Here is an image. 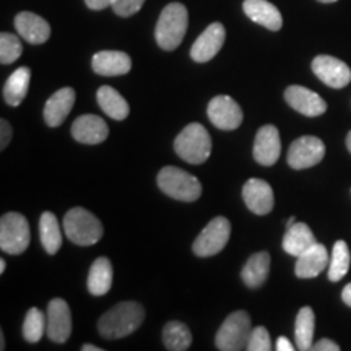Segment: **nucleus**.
Listing matches in <instances>:
<instances>
[{
  "label": "nucleus",
  "instance_id": "obj_1",
  "mask_svg": "<svg viewBox=\"0 0 351 351\" xmlns=\"http://www.w3.org/2000/svg\"><path fill=\"white\" fill-rule=\"evenodd\" d=\"M145 309L134 301L119 302L98 320V332L106 340H119L134 333L143 324Z\"/></svg>",
  "mask_w": 351,
  "mask_h": 351
},
{
  "label": "nucleus",
  "instance_id": "obj_2",
  "mask_svg": "<svg viewBox=\"0 0 351 351\" xmlns=\"http://www.w3.org/2000/svg\"><path fill=\"white\" fill-rule=\"evenodd\" d=\"M189 25L187 8L179 2L168 3L161 12L155 28L158 46L165 51H174L181 46Z\"/></svg>",
  "mask_w": 351,
  "mask_h": 351
},
{
  "label": "nucleus",
  "instance_id": "obj_3",
  "mask_svg": "<svg viewBox=\"0 0 351 351\" xmlns=\"http://www.w3.org/2000/svg\"><path fill=\"white\" fill-rule=\"evenodd\" d=\"M174 150L187 163H205L212 155V138L204 125L192 122L184 127L181 134L176 137Z\"/></svg>",
  "mask_w": 351,
  "mask_h": 351
},
{
  "label": "nucleus",
  "instance_id": "obj_4",
  "mask_svg": "<svg viewBox=\"0 0 351 351\" xmlns=\"http://www.w3.org/2000/svg\"><path fill=\"white\" fill-rule=\"evenodd\" d=\"M65 236L77 245H93L103 238V225L93 213L82 207L69 210L64 217Z\"/></svg>",
  "mask_w": 351,
  "mask_h": 351
},
{
  "label": "nucleus",
  "instance_id": "obj_5",
  "mask_svg": "<svg viewBox=\"0 0 351 351\" xmlns=\"http://www.w3.org/2000/svg\"><path fill=\"white\" fill-rule=\"evenodd\" d=\"M158 187L171 199L195 202L202 195V184L194 174L181 168L166 166L158 173Z\"/></svg>",
  "mask_w": 351,
  "mask_h": 351
},
{
  "label": "nucleus",
  "instance_id": "obj_6",
  "mask_svg": "<svg viewBox=\"0 0 351 351\" xmlns=\"http://www.w3.org/2000/svg\"><path fill=\"white\" fill-rule=\"evenodd\" d=\"M251 332L252 326L249 314L245 311H236V313L228 315L223 326L219 327L215 345L221 351L247 350Z\"/></svg>",
  "mask_w": 351,
  "mask_h": 351
},
{
  "label": "nucleus",
  "instance_id": "obj_7",
  "mask_svg": "<svg viewBox=\"0 0 351 351\" xmlns=\"http://www.w3.org/2000/svg\"><path fill=\"white\" fill-rule=\"evenodd\" d=\"M32 241L28 219L20 213H5L0 219V249L3 252L19 256L28 249Z\"/></svg>",
  "mask_w": 351,
  "mask_h": 351
},
{
  "label": "nucleus",
  "instance_id": "obj_8",
  "mask_svg": "<svg viewBox=\"0 0 351 351\" xmlns=\"http://www.w3.org/2000/svg\"><path fill=\"white\" fill-rule=\"evenodd\" d=\"M231 236V223L225 217H217L197 236L192 251L197 257H212L226 247Z\"/></svg>",
  "mask_w": 351,
  "mask_h": 351
},
{
  "label": "nucleus",
  "instance_id": "obj_9",
  "mask_svg": "<svg viewBox=\"0 0 351 351\" xmlns=\"http://www.w3.org/2000/svg\"><path fill=\"white\" fill-rule=\"evenodd\" d=\"M326 156V145L317 137L304 135L296 138L288 150V165L293 169H307L319 165Z\"/></svg>",
  "mask_w": 351,
  "mask_h": 351
},
{
  "label": "nucleus",
  "instance_id": "obj_10",
  "mask_svg": "<svg viewBox=\"0 0 351 351\" xmlns=\"http://www.w3.org/2000/svg\"><path fill=\"white\" fill-rule=\"evenodd\" d=\"M208 119L215 127L221 130H236L243 124V109L231 96L219 95L208 103Z\"/></svg>",
  "mask_w": 351,
  "mask_h": 351
},
{
  "label": "nucleus",
  "instance_id": "obj_11",
  "mask_svg": "<svg viewBox=\"0 0 351 351\" xmlns=\"http://www.w3.org/2000/svg\"><path fill=\"white\" fill-rule=\"evenodd\" d=\"M311 69L320 82L332 88H343L351 82V69L332 56L314 57Z\"/></svg>",
  "mask_w": 351,
  "mask_h": 351
},
{
  "label": "nucleus",
  "instance_id": "obj_12",
  "mask_svg": "<svg viewBox=\"0 0 351 351\" xmlns=\"http://www.w3.org/2000/svg\"><path fill=\"white\" fill-rule=\"evenodd\" d=\"M46 333L56 343H65L72 333V314L67 302L56 298L47 306Z\"/></svg>",
  "mask_w": 351,
  "mask_h": 351
},
{
  "label": "nucleus",
  "instance_id": "obj_13",
  "mask_svg": "<svg viewBox=\"0 0 351 351\" xmlns=\"http://www.w3.org/2000/svg\"><path fill=\"white\" fill-rule=\"evenodd\" d=\"M254 160L262 166H274L282 155V140L275 125H263L258 129L254 142Z\"/></svg>",
  "mask_w": 351,
  "mask_h": 351
},
{
  "label": "nucleus",
  "instance_id": "obj_14",
  "mask_svg": "<svg viewBox=\"0 0 351 351\" xmlns=\"http://www.w3.org/2000/svg\"><path fill=\"white\" fill-rule=\"evenodd\" d=\"M285 99L295 111L307 117L322 116L327 111V103L315 91L306 86L291 85L285 90Z\"/></svg>",
  "mask_w": 351,
  "mask_h": 351
},
{
  "label": "nucleus",
  "instance_id": "obj_15",
  "mask_svg": "<svg viewBox=\"0 0 351 351\" xmlns=\"http://www.w3.org/2000/svg\"><path fill=\"white\" fill-rule=\"evenodd\" d=\"M226 39L225 26L221 23H212L204 33L197 38L191 49V57L195 62H208L218 54Z\"/></svg>",
  "mask_w": 351,
  "mask_h": 351
},
{
  "label": "nucleus",
  "instance_id": "obj_16",
  "mask_svg": "<svg viewBox=\"0 0 351 351\" xmlns=\"http://www.w3.org/2000/svg\"><path fill=\"white\" fill-rule=\"evenodd\" d=\"M243 199L247 208L256 215H267L274 210L275 197L270 184L262 179H249L243 187Z\"/></svg>",
  "mask_w": 351,
  "mask_h": 351
},
{
  "label": "nucleus",
  "instance_id": "obj_17",
  "mask_svg": "<svg viewBox=\"0 0 351 351\" xmlns=\"http://www.w3.org/2000/svg\"><path fill=\"white\" fill-rule=\"evenodd\" d=\"M108 124L95 114L77 117L72 124V137L83 145H98L108 138Z\"/></svg>",
  "mask_w": 351,
  "mask_h": 351
},
{
  "label": "nucleus",
  "instance_id": "obj_18",
  "mask_svg": "<svg viewBox=\"0 0 351 351\" xmlns=\"http://www.w3.org/2000/svg\"><path fill=\"white\" fill-rule=\"evenodd\" d=\"M328 262H330V254L327 252L326 245L315 243L301 256H298L295 274L298 278H314L328 269Z\"/></svg>",
  "mask_w": 351,
  "mask_h": 351
},
{
  "label": "nucleus",
  "instance_id": "obj_19",
  "mask_svg": "<svg viewBox=\"0 0 351 351\" xmlns=\"http://www.w3.org/2000/svg\"><path fill=\"white\" fill-rule=\"evenodd\" d=\"M91 67L103 77L125 75L132 69V59L129 54L121 51H101L93 56Z\"/></svg>",
  "mask_w": 351,
  "mask_h": 351
},
{
  "label": "nucleus",
  "instance_id": "obj_20",
  "mask_svg": "<svg viewBox=\"0 0 351 351\" xmlns=\"http://www.w3.org/2000/svg\"><path fill=\"white\" fill-rule=\"evenodd\" d=\"M73 104H75V91L72 88L65 86L56 91L44 106V121H46V124L49 127H59L67 119Z\"/></svg>",
  "mask_w": 351,
  "mask_h": 351
},
{
  "label": "nucleus",
  "instance_id": "obj_21",
  "mask_svg": "<svg viewBox=\"0 0 351 351\" xmlns=\"http://www.w3.org/2000/svg\"><path fill=\"white\" fill-rule=\"evenodd\" d=\"M244 13L251 19L254 23L270 29V32H278L283 26V16L274 3L267 0H244L243 3Z\"/></svg>",
  "mask_w": 351,
  "mask_h": 351
},
{
  "label": "nucleus",
  "instance_id": "obj_22",
  "mask_svg": "<svg viewBox=\"0 0 351 351\" xmlns=\"http://www.w3.org/2000/svg\"><path fill=\"white\" fill-rule=\"evenodd\" d=\"M15 28L25 41L43 44L51 36V26L43 16L32 12H21L15 16Z\"/></svg>",
  "mask_w": 351,
  "mask_h": 351
},
{
  "label": "nucleus",
  "instance_id": "obj_23",
  "mask_svg": "<svg viewBox=\"0 0 351 351\" xmlns=\"http://www.w3.org/2000/svg\"><path fill=\"white\" fill-rule=\"evenodd\" d=\"M88 291L93 296H104L112 287V263L108 257H98L88 271Z\"/></svg>",
  "mask_w": 351,
  "mask_h": 351
},
{
  "label": "nucleus",
  "instance_id": "obj_24",
  "mask_svg": "<svg viewBox=\"0 0 351 351\" xmlns=\"http://www.w3.org/2000/svg\"><path fill=\"white\" fill-rule=\"evenodd\" d=\"M315 241L314 232L306 223H295L289 226L283 236V251L289 254V256H301L302 252L307 251L311 245H314Z\"/></svg>",
  "mask_w": 351,
  "mask_h": 351
},
{
  "label": "nucleus",
  "instance_id": "obj_25",
  "mask_svg": "<svg viewBox=\"0 0 351 351\" xmlns=\"http://www.w3.org/2000/svg\"><path fill=\"white\" fill-rule=\"evenodd\" d=\"M29 82H32V70L28 67H20L7 78L3 85V99L8 106H20L23 103L29 90Z\"/></svg>",
  "mask_w": 351,
  "mask_h": 351
},
{
  "label": "nucleus",
  "instance_id": "obj_26",
  "mask_svg": "<svg viewBox=\"0 0 351 351\" xmlns=\"http://www.w3.org/2000/svg\"><path fill=\"white\" fill-rule=\"evenodd\" d=\"M270 274V254L269 252H257L249 257L245 262L241 278L249 288H258L265 283L267 276Z\"/></svg>",
  "mask_w": 351,
  "mask_h": 351
},
{
  "label": "nucleus",
  "instance_id": "obj_27",
  "mask_svg": "<svg viewBox=\"0 0 351 351\" xmlns=\"http://www.w3.org/2000/svg\"><path fill=\"white\" fill-rule=\"evenodd\" d=\"M99 108L114 121H124L129 116V103L124 99L119 91L111 86H101L96 93Z\"/></svg>",
  "mask_w": 351,
  "mask_h": 351
},
{
  "label": "nucleus",
  "instance_id": "obj_28",
  "mask_svg": "<svg viewBox=\"0 0 351 351\" xmlns=\"http://www.w3.org/2000/svg\"><path fill=\"white\" fill-rule=\"evenodd\" d=\"M39 238L44 251L54 256L62 247V230L59 228L56 215L51 212H44L39 219Z\"/></svg>",
  "mask_w": 351,
  "mask_h": 351
},
{
  "label": "nucleus",
  "instance_id": "obj_29",
  "mask_svg": "<svg viewBox=\"0 0 351 351\" xmlns=\"http://www.w3.org/2000/svg\"><path fill=\"white\" fill-rule=\"evenodd\" d=\"M314 328H315V315L311 307H301L296 315L295 324V337H296V348L301 351L313 350L314 340Z\"/></svg>",
  "mask_w": 351,
  "mask_h": 351
},
{
  "label": "nucleus",
  "instance_id": "obj_30",
  "mask_svg": "<svg viewBox=\"0 0 351 351\" xmlns=\"http://www.w3.org/2000/svg\"><path fill=\"white\" fill-rule=\"evenodd\" d=\"M163 343L169 351H186L192 345V333L184 322L171 320L163 328Z\"/></svg>",
  "mask_w": 351,
  "mask_h": 351
},
{
  "label": "nucleus",
  "instance_id": "obj_31",
  "mask_svg": "<svg viewBox=\"0 0 351 351\" xmlns=\"http://www.w3.org/2000/svg\"><path fill=\"white\" fill-rule=\"evenodd\" d=\"M351 263L350 247L345 241H337L330 254V262H328V280L330 282H340L343 276L348 274Z\"/></svg>",
  "mask_w": 351,
  "mask_h": 351
},
{
  "label": "nucleus",
  "instance_id": "obj_32",
  "mask_svg": "<svg viewBox=\"0 0 351 351\" xmlns=\"http://www.w3.org/2000/svg\"><path fill=\"white\" fill-rule=\"evenodd\" d=\"M46 332V317L38 307H32L23 322V339L29 343H38Z\"/></svg>",
  "mask_w": 351,
  "mask_h": 351
},
{
  "label": "nucleus",
  "instance_id": "obj_33",
  "mask_svg": "<svg viewBox=\"0 0 351 351\" xmlns=\"http://www.w3.org/2000/svg\"><path fill=\"white\" fill-rule=\"evenodd\" d=\"M23 46H21L19 36L12 33L0 34V62L3 65L13 64L16 59H20Z\"/></svg>",
  "mask_w": 351,
  "mask_h": 351
},
{
  "label": "nucleus",
  "instance_id": "obj_34",
  "mask_svg": "<svg viewBox=\"0 0 351 351\" xmlns=\"http://www.w3.org/2000/svg\"><path fill=\"white\" fill-rule=\"evenodd\" d=\"M271 348H274V346H271L269 330L262 326L252 328L251 337H249L247 350L249 351H270Z\"/></svg>",
  "mask_w": 351,
  "mask_h": 351
},
{
  "label": "nucleus",
  "instance_id": "obj_35",
  "mask_svg": "<svg viewBox=\"0 0 351 351\" xmlns=\"http://www.w3.org/2000/svg\"><path fill=\"white\" fill-rule=\"evenodd\" d=\"M143 3L145 0H117L116 5L112 7V10L116 15L127 19V16L135 15V13L143 7Z\"/></svg>",
  "mask_w": 351,
  "mask_h": 351
},
{
  "label": "nucleus",
  "instance_id": "obj_36",
  "mask_svg": "<svg viewBox=\"0 0 351 351\" xmlns=\"http://www.w3.org/2000/svg\"><path fill=\"white\" fill-rule=\"evenodd\" d=\"M0 132H2V137H0V148H7V145L10 143L12 138V127L5 119L0 121Z\"/></svg>",
  "mask_w": 351,
  "mask_h": 351
},
{
  "label": "nucleus",
  "instance_id": "obj_37",
  "mask_svg": "<svg viewBox=\"0 0 351 351\" xmlns=\"http://www.w3.org/2000/svg\"><path fill=\"white\" fill-rule=\"evenodd\" d=\"M117 0H85L86 7L91 10H103V8L114 7Z\"/></svg>",
  "mask_w": 351,
  "mask_h": 351
},
{
  "label": "nucleus",
  "instance_id": "obj_38",
  "mask_svg": "<svg viewBox=\"0 0 351 351\" xmlns=\"http://www.w3.org/2000/svg\"><path fill=\"white\" fill-rule=\"evenodd\" d=\"M313 350L314 351H339L340 346L337 345L333 340L322 339V340H319L315 345H313Z\"/></svg>",
  "mask_w": 351,
  "mask_h": 351
},
{
  "label": "nucleus",
  "instance_id": "obj_39",
  "mask_svg": "<svg viewBox=\"0 0 351 351\" xmlns=\"http://www.w3.org/2000/svg\"><path fill=\"white\" fill-rule=\"evenodd\" d=\"M275 350L276 351H293L295 350V345H293L291 341L287 339V337H280V339L276 340Z\"/></svg>",
  "mask_w": 351,
  "mask_h": 351
},
{
  "label": "nucleus",
  "instance_id": "obj_40",
  "mask_svg": "<svg viewBox=\"0 0 351 351\" xmlns=\"http://www.w3.org/2000/svg\"><path fill=\"white\" fill-rule=\"evenodd\" d=\"M341 300H343L346 306L351 307V283L346 285V287L343 288V291H341Z\"/></svg>",
  "mask_w": 351,
  "mask_h": 351
},
{
  "label": "nucleus",
  "instance_id": "obj_41",
  "mask_svg": "<svg viewBox=\"0 0 351 351\" xmlns=\"http://www.w3.org/2000/svg\"><path fill=\"white\" fill-rule=\"evenodd\" d=\"M82 351H103V350H101L99 346H95V345H91V343H86V345L82 346Z\"/></svg>",
  "mask_w": 351,
  "mask_h": 351
},
{
  "label": "nucleus",
  "instance_id": "obj_42",
  "mask_svg": "<svg viewBox=\"0 0 351 351\" xmlns=\"http://www.w3.org/2000/svg\"><path fill=\"white\" fill-rule=\"evenodd\" d=\"M346 148H348V152L351 153V130H350L348 137H346Z\"/></svg>",
  "mask_w": 351,
  "mask_h": 351
},
{
  "label": "nucleus",
  "instance_id": "obj_43",
  "mask_svg": "<svg viewBox=\"0 0 351 351\" xmlns=\"http://www.w3.org/2000/svg\"><path fill=\"white\" fill-rule=\"evenodd\" d=\"M0 350H5V340H3V333H0Z\"/></svg>",
  "mask_w": 351,
  "mask_h": 351
},
{
  "label": "nucleus",
  "instance_id": "obj_44",
  "mask_svg": "<svg viewBox=\"0 0 351 351\" xmlns=\"http://www.w3.org/2000/svg\"><path fill=\"white\" fill-rule=\"evenodd\" d=\"M3 271H5V261H0V274H3Z\"/></svg>",
  "mask_w": 351,
  "mask_h": 351
},
{
  "label": "nucleus",
  "instance_id": "obj_45",
  "mask_svg": "<svg viewBox=\"0 0 351 351\" xmlns=\"http://www.w3.org/2000/svg\"><path fill=\"white\" fill-rule=\"evenodd\" d=\"M295 223H296V219H295V218H289V219H288V225H287V228L293 226V225H295Z\"/></svg>",
  "mask_w": 351,
  "mask_h": 351
},
{
  "label": "nucleus",
  "instance_id": "obj_46",
  "mask_svg": "<svg viewBox=\"0 0 351 351\" xmlns=\"http://www.w3.org/2000/svg\"><path fill=\"white\" fill-rule=\"evenodd\" d=\"M319 2H322V3H333V2H337V0H319Z\"/></svg>",
  "mask_w": 351,
  "mask_h": 351
}]
</instances>
